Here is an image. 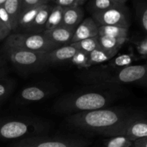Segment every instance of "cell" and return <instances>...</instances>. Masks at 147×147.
Wrapping results in <instances>:
<instances>
[{
  "instance_id": "ac0fdd59",
  "label": "cell",
  "mask_w": 147,
  "mask_h": 147,
  "mask_svg": "<svg viewBox=\"0 0 147 147\" xmlns=\"http://www.w3.org/2000/svg\"><path fill=\"white\" fill-rule=\"evenodd\" d=\"M129 40L128 38H115L109 36H98V43L100 48L110 53L118 54L122 46Z\"/></svg>"
},
{
  "instance_id": "7c38bea8",
  "label": "cell",
  "mask_w": 147,
  "mask_h": 147,
  "mask_svg": "<svg viewBox=\"0 0 147 147\" xmlns=\"http://www.w3.org/2000/svg\"><path fill=\"white\" fill-rule=\"evenodd\" d=\"M74 32L75 30L60 25L50 30H45L43 34L52 42L61 47L71 44Z\"/></svg>"
},
{
  "instance_id": "d6986e66",
  "label": "cell",
  "mask_w": 147,
  "mask_h": 147,
  "mask_svg": "<svg viewBox=\"0 0 147 147\" xmlns=\"http://www.w3.org/2000/svg\"><path fill=\"white\" fill-rule=\"evenodd\" d=\"M139 59L140 58L136 56L131 50L130 53H126L119 55H116L111 60L107 62L106 65L115 68H125L132 65L133 63L138 61Z\"/></svg>"
},
{
  "instance_id": "836d02e7",
  "label": "cell",
  "mask_w": 147,
  "mask_h": 147,
  "mask_svg": "<svg viewBox=\"0 0 147 147\" xmlns=\"http://www.w3.org/2000/svg\"><path fill=\"white\" fill-rule=\"evenodd\" d=\"M11 34V30H9L1 21H0V41L6 40Z\"/></svg>"
},
{
  "instance_id": "8992f818",
  "label": "cell",
  "mask_w": 147,
  "mask_h": 147,
  "mask_svg": "<svg viewBox=\"0 0 147 147\" xmlns=\"http://www.w3.org/2000/svg\"><path fill=\"white\" fill-rule=\"evenodd\" d=\"M106 137L123 136L131 142L147 137V121L146 116L139 112L129 113L114 127L103 134Z\"/></svg>"
},
{
  "instance_id": "cb8c5ba5",
  "label": "cell",
  "mask_w": 147,
  "mask_h": 147,
  "mask_svg": "<svg viewBox=\"0 0 147 147\" xmlns=\"http://www.w3.org/2000/svg\"><path fill=\"white\" fill-rule=\"evenodd\" d=\"M129 29L115 26H99L98 35L109 36L115 38H128Z\"/></svg>"
},
{
  "instance_id": "d6a6232c",
  "label": "cell",
  "mask_w": 147,
  "mask_h": 147,
  "mask_svg": "<svg viewBox=\"0 0 147 147\" xmlns=\"http://www.w3.org/2000/svg\"><path fill=\"white\" fill-rule=\"evenodd\" d=\"M7 63H7V60L2 56L0 55V79L7 77L9 70Z\"/></svg>"
},
{
  "instance_id": "7402d4cb",
  "label": "cell",
  "mask_w": 147,
  "mask_h": 147,
  "mask_svg": "<svg viewBox=\"0 0 147 147\" xmlns=\"http://www.w3.org/2000/svg\"><path fill=\"white\" fill-rule=\"evenodd\" d=\"M136 18L145 33L147 32V3L145 0H134L133 1Z\"/></svg>"
},
{
  "instance_id": "ba28073f",
  "label": "cell",
  "mask_w": 147,
  "mask_h": 147,
  "mask_svg": "<svg viewBox=\"0 0 147 147\" xmlns=\"http://www.w3.org/2000/svg\"><path fill=\"white\" fill-rule=\"evenodd\" d=\"M4 45L39 53H47L59 47L43 33H14L6 39Z\"/></svg>"
},
{
  "instance_id": "4dcf8cb0",
  "label": "cell",
  "mask_w": 147,
  "mask_h": 147,
  "mask_svg": "<svg viewBox=\"0 0 147 147\" xmlns=\"http://www.w3.org/2000/svg\"><path fill=\"white\" fill-rule=\"evenodd\" d=\"M50 4L49 0H22L21 11H27Z\"/></svg>"
},
{
  "instance_id": "9c48e42d",
  "label": "cell",
  "mask_w": 147,
  "mask_h": 147,
  "mask_svg": "<svg viewBox=\"0 0 147 147\" xmlns=\"http://www.w3.org/2000/svg\"><path fill=\"white\" fill-rule=\"evenodd\" d=\"M91 17L98 26H115L129 29L131 17L126 5L111 9L102 12L91 14Z\"/></svg>"
},
{
  "instance_id": "f1b7e54d",
  "label": "cell",
  "mask_w": 147,
  "mask_h": 147,
  "mask_svg": "<svg viewBox=\"0 0 147 147\" xmlns=\"http://www.w3.org/2000/svg\"><path fill=\"white\" fill-rule=\"evenodd\" d=\"M14 83V80L7 76L0 79V101L7 98L12 92Z\"/></svg>"
},
{
  "instance_id": "277c9868",
  "label": "cell",
  "mask_w": 147,
  "mask_h": 147,
  "mask_svg": "<svg viewBox=\"0 0 147 147\" xmlns=\"http://www.w3.org/2000/svg\"><path fill=\"white\" fill-rule=\"evenodd\" d=\"M50 126L40 119L26 116L0 118V139L14 140L47 134Z\"/></svg>"
},
{
  "instance_id": "f546056e",
  "label": "cell",
  "mask_w": 147,
  "mask_h": 147,
  "mask_svg": "<svg viewBox=\"0 0 147 147\" xmlns=\"http://www.w3.org/2000/svg\"><path fill=\"white\" fill-rule=\"evenodd\" d=\"M52 2L55 5L62 7L64 10L82 7L86 2V0H57L53 1Z\"/></svg>"
},
{
  "instance_id": "4316f807",
  "label": "cell",
  "mask_w": 147,
  "mask_h": 147,
  "mask_svg": "<svg viewBox=\"0 0 147 147\" xmlns=\"http://www.w3.org/2000/svg\"><path fill=\"white\" fill-rule=\"evenodd\" d=\"M103 141L101 147H131L132 142L123 136L107 137Z\"/></svg>"
},
{
  "instance_id": "83f0119b",
  "label": "cell",
  "mask_w": 147,
  "mask_h": 147,
  "mask_svg": "<svg viewBox=\"0 0 147 147\" xmlns=\"http://www.w3.org/2000/svg\"><path fill=\"white\" fill-rule=\"evenodd\" d=\"M139 55V58L145 59L147 57V38L146 36L134 37L131 40Z\"/></svg>"
},
{
  "instance_id": "1f68e13d",
  "label": "cell",
  "mask_w": 147,
  "mask_h": 147,
  "mask_svg": "<svg viewBox=\"0 0 147 147\" xmlns=\"http://www.w3.org/2000/svg\"><path fill=\"white\" fill-rule=\"evenodd\" d=\"M0 21L11 32V21H10L9 17L6 10L4 9V7H0Z\"/></svg>"
},
{
  "instance_id": "e575fe53",
  "label": "cell",
  "mask_w": 147,
  "mask_h": 147,
  "mask_svg": "<svg viewBox=\"0 0 147 147\" xmlns=\"http://www.w3.org/2000/svg\"><path fill=\"white\" fill-rule=\"evenodd\" d=\"M5 1H6V0H0V7H3V5L4 4Z\"/></svg>"
},
{
  "instance_id": "52a82bcc",
  "label": "cell",
  "mask_w": 147,
  "mask_h": 147,
  "mask_svg": "<svg viewBox=\"0 0 147 147\" xmlns=\"http://www.w3.org/2000/svg\"><path fill=\"white\" fill-rule=\"evenodd\" d=\"M89 139L79 136H33L14 142L10 147H88Z\"/></svg>"
},
{
  "instance_id": "4fadbf2b",
  "label": "cell",
  "mask_w": 147,
  "mask_h": 147,
  "mask_svg": "<svg viewBox=\"0 0 147 147\" xmlns=\"http://www.w3.org/2000/svg\"><path fill=\"white\" fill-rule=\"evenodd\" d=\"M98 35V26L92 17L83 19L82 22L75 30L71 43L77 42L86 39L91 38Z\"/></svg>"
},
{
  "instance_id": "30bf717a",
  "label": "cell",
  "mask_w": 147,
  "mask_h": 147,
  "mask_svg": "<svg viewBox=\"0 0 147 147\" xmlns=\"http://www.w3.org/2000/svg\"><path fill=\"white\" fill-rule=\"evenodd\" d=\"M57 92L55 85L50 83H37L22 89L16 98L19 104H29L41 101Z\"/></svg>"
},
{
  "instance_id": "603a6c76",
  "label": "cell",
  "mask_w": 147,
  "mask_h": 147,
  "mask_svg": "<svg viewBox=\"0 0 147 147\" xmlns=\"http://www.w3.org/2000/svg\"><path fill=\"white\" fill-rule=\"evenodd\" d=\"M64 11L65 10L62 7L53 4V7L46 22L45 30H50L61 25Z\"/></svg>"
},
{
  "instance_id": "9a60e30c",
  "label": "cell",
  "mask_w": 147,
  "mask_h": 147,
  "mask_svg": "<svg viewBox=\"0 0 147 147\" xmlns=\"http://www.w3.org/2000/svg\"><path fill=\"white\" fill-rule=\"evenodd\" d=\"M84 18V10L83 7L65 10L63 14L62 26L76 30L78 26L82 22Z\"/></svg>"
},
{
  "instance_id": "6da1fadb",
  "label": "cell",
  "mask_w": 147,
  "mask_h": 147,
  "mask_svg": "<svg viewBox=\"0 0 147 147\" xmlns=\"http://www.w3.org/2000/svg\"><path fill=\"white\" fill-rule=\"evenodd\" d=\"M127 92L123 86L86 85L81 88L59 98L55 103L54 109L58 113L69 116L105 109L124 98Z\"/></svg>"
},
{
  "instance_id": "8fae6325",
  "label": "cell",
  "mask_w": 147,
  "mask_h": 147,
  "mask_svg": "<svg viewBox=\"0 0 147 147\" xmlns=\"http://www.w3.org/2000/svg\"><path fill=\"white\" fill-rule=\"evenodd\" d=\"M78 51V50L70 44L59 47L49 53H45L47 65L62 64L69 62Z\"/></svg>"
},
{
  "instance_id": "44dd1931",
  "label": "cell",
  "mask_w": 147,
  "mask_h": 147,
  "mask_svg": "<svg viewBox=\"0 0 147 147\" xmlns=\"http://www.w3.org/2000/svg\"><path fill=\"white\" fill-rule=\"evenodd\" d=\"M117 54L110 52H107L101 48L96 49L91 53H88V63L90 67L99 65L102 63H106Z\"/></svg>"
},
{
  "instance_id": "7a4b0ae2",
  "label": "cell",
  "mask_w": 147,
  "mask_h": 147,
  "mask_svg": "<svg viewBox=\"0 0 147 147\" xmlns=\"http://www.w3.org/2000/svg\"><path fill=\"white\" fill-rule=\"evenodd\" d=\"M146 65H132L125 68H115L103 65L81 70L78 74V78L86 85L139 84L146 86Z\"/></svg>"
},
{
  "instance_id": "2e32d148",
  "label": "cell",
  "mask_w": 147,
  "mask_h": 147,
  "mask_svg": "<svg viewBox=\"0 0 147 147\" xmlns=\"http://www.w3.org/2000/svg\"><path fill=\"white\" fill-rule=\"evenodd\" d=\"M53 7V4H47L40 9L36 17H34L32 24L30 28L29 29L27 33H34V34L43 33V32L45 31V27L47 18Z\"/></svg>"
},
{
  "instance_id": "3957f363",
  "label": "cell",
  "mask_w": 147,
  "mask_h": 147,
  "mask_svg": "<svg viewBox=\"0 0 147 147\" xmlns=\"http://www.w3.org/2000/svg\"><path fill=\"white\" fill-rule=\"evenodd\" d=\"M132 111L125 107H108L69 115L65 121L70 127L79 131L103 135L106 131L116 126Z\"/></svg>"
},
{
  "instance_id": "d4e9b609",
  "label": "cell",
  "mask_w": 147,
  "mask_h": 147,
  "mask_svg": "<svg viewBox=\"0 0 147 147\" xmlns=\"http://www.w3.org/2000/svg\"><path fill=\"white\" fill-rule=\"evenodd\" d=\"M98 36L91 37V38L86 39V40H81V41L77 42L71 43L70 45L74 46L77 50H80V51L90 53L99 47L98 43Z\"/></svg>"
},
{
  "instance_id": "e0dca14e",
  "label": "cell",
  "mask_w": 147,
  "mask_h": 147,
  "mask_svg": "<svg viewBox=\"0 0 147 147\" xmlns=\"http://www.w3.org/2000/svg\"><path fill=\"white\" fill-rule=\"evenodd\" d=\"M44 6V5H43ZM39 7L37 8L27 10V11H22L20 13L17 22V26H16L15 33H27L29 29L31 27L33 22L34 17H36L38 11L40 9L43 7Z\"/></svg>"
},
{
  "instance_id": "5bb4252c",
  "label": "cell",
  "mask_w": 147,
  "mask_h": 147,
  "mask_svg": "<svg viewBox=\"0 0 147 147\" xmlns=\"http://www.w3.org/2000/svg\"><path fill=\"white\" fill-rule=\"evenodd\" d=\"M126 0H92L88 2L86 9L91 14L126 5Z\"/></svg>"
},
{
  "instance_id": "484cf974",
  "label": "cell",
  "mask_w": 147,
  "mask_h": 147,
  "mask_svg": "<svg viewBox=\"0 0 147 147\" xmlns=\"http://www.w3.org/2000/svg\"><path fill=\"white\" fill-rule=\"evenodd\" d=\"M69 63H70V64L76 66L80 70H85L90 67L88 63V53L80 50L75 54V55L70 59Z\"/></svg>"
},
{
  "instance_id": "ffe728a7",
  "label": "cell",
  "mask_w": 147,
  "mask_h": 147,
  "mask_svg": "<svg viewBox=\"0 0 147 147\" xmlns=\"http://www.w3.org/2000/svg\"><path fill=\"white\" fill-rule=\"evenodd\" d=\"M22 0H6L3 5L11 21V31L15 32L17 22L21 13Z\"/></svg>"
},
{
  "instance_id": "5b68a950",
  "label": "cell",
  "mask_w": 147,
  "mask_h": 147,
  "mask_svg": "<svg viewBox=\"0 0 147 147\" xmlns=\"http://www.w3.org/2000/svg\"><path fill=\"white\" fill-rule=\"evenodd\" d=\"M1 55L22 75L40 72L48 67L45 53L29 51L4 44Z\"/></svg>"
}]
</instances>
